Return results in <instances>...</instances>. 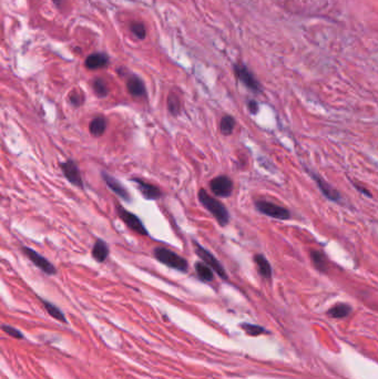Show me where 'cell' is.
Instances as JSON below:
<instances>
[{"label":"cell","mask_w":378,"mask_h":379,"mask_svg":"<svg viewBox=\"0 0 378 379\" xmlns=\"http://www.w3.org/2000/svg\"><path fill=\"white\" fill-rule=\"evenodd\" d=\"M198 197L200 203L212 214L219 225L225 226L230 222V213L222 202L211 197L204 188L200 190Z\"/></svg>","instance_id":"6da1fadb"},{"label":"cell","mask_w":378,"mask_h":379,"mask_svg":"<svg viewBox=\"0 0 378 379\" xmlns=\"http://www.w3.org/2000/svg\"><path fill=\"white\" fill-rule=\"evenodd\" d=\"M153 255L158 262H160L161 264L166 265L170 268H173V270L182 273H186L188 270L187 261L184 258H182L181 255L174 253L173 250H171L169 248L155 247L153 250Z\"/></svg>","instance_id":"7a4b0ae2"},{"label":"cell","mask_w":378,"mask_h":379,"mask_svg":"<svg viewBox=\"0 0 378 379\" xmlns=\"http://www.w3.org/2000/svg\"><path fill=\"white\" fill-rule=\"evenodd\" d=\"M193 246L195 248V254L203 261V263H205L206 265H209L219 277L223 279H228V274L225 272L223 265L218 262V260L210 252V250H207L205 247L200 245V244L195 241H193Z\"/></svg>","instance_id":"3957f363"},{"label":"cell","mask_w":378,"mask_h":379,"mask_svg":"<svg viewBox=\"0 0 378 379\" xmlns=\"http://www.w3.org/2000/svg\"><path fill=\"white\" fill-rule=\"evenodd\" d=\"M115 211H117V214L121 221L124 222L128 228H129L131 231L136 232V233L139 235H143V236L148 235V230L145 229L143 222L136 215V214H133L132 212L125 210L124 207H122L120 204H117Z\"/></svg>","instance_id":"277c9868"},{"label":"cell","mask_w":378,"mask_h":379,"mask_svg":"<svg viewBox=\"0 0 378 379\" xmlns=\"http://www.w3.org/2000/svg\"><path fill=\"white\" fill-rule=\"evenodd\" d=\"M255 207L262 214L273 218L289 219L291 217V213L289 210H286L283 206L273 203V202H268L265 200L255 201Z\"/></svg>","instance_id":"5b68a950"},{"label":"cell","mask_w":378,"mask_h":379,"mask_svg":"<svg viewBox=\"0 0 378 379\" xmlns=\"http://www.w3.org/2000/svg\"><path fill=\"white\" fill-rule=\"evenodd\" d=\"M21 249H22V253L24 254V256H27V258L30 260V262H32L34 265L38 267L40 271H42L48 275L57 274L56 266H54L52 263L49 262L45 258V256H42L41 254L37 252V250L30 248V247H27V246H23Z\"/></svg>","instance_id":"8992f818"},{"label":"cell","mask_w":378,"mask_h":379,"mask_svg":"<svg viewBox=\"0 0 378 379\" xmlns=\"http://www.w3.org/2000/svg\"><path fill=\"white\" fill-rule=\"evenodd\" d=\"M233 181L227 175L216 176L210 182V190L218 198H229L233 193Z\"/></svg>","instance_id":"52a82bcc"},{"label":"cell","mask_w":378,"mask_h":379,"mask_svg":"<svg viewBox=\"0 0 378 379\" xmlns=\"http://www.w3.org/2000/svg\"><path fill=\"white\" fill-rule=\"evenodd\" d=\"M60 169L62 171L65 178L68 180L72 185L79 188H83V180L78 166L73 160H66L60 163Z\"/></svg>","instance_id":"ba28073f"},{"label":"cell","mask_w":378,"mask_h":379,"mask_svg":"<svg viewBox=\"0 0 378 379\" xmlns=\"http://www.w3.org/2000/svg\"><path fill=\"white\" fill-rule=\"evenodd\" d=\"M234 72L237 79L245 85L247 89H249L253 92L259 93L261 92V85L259 81L256 80L253 73L249 71L244 65H236L234 67Z\"/></svg>","instance_id":"9c48e42d"},{"label":"cell","mask_w":378,"mask_h":379,"mask_svg":"<svg viewBox=\"0 0 378 379\" xmlns=\"http://www.w3.org/2000/svg\"><path fill=\"white\" fill-rule=\"evenodd\" d=\"M101 176H102L103 181H105V183L107 184V186L110 190H111V191L115 195H118L120 199H122L125 202H130V199H131L130 193L128 192V190L123 185H122L117 179L113 178L112 175L108 174L107 172H105V171H103V172L101 173Z\"/></svg>","instance_id":"30bf717a"},{"label":"cell","mask_w":378,"mask_h":379,"mask_svg":"<svg viewBox=\"0 0 378 379\" xmlns=\"http://www.w3.org/2000/svg\"><path fill=\"white\" fill-rule=\"evenodd\" d=\"M132 182L136 183L140 193H141L146 200H158L162 197L161 190L156 187L155 185L151 184V183H148L144 180L138 179V178L132 179Z\"/></svg>","instance_id":"8fae6325"},{"label":"cell","mask_w":378,"mask_h":379,"mask_svg":"<svg viewBox=\"0 0 378 379\" xmlns=\"http://www.w3.org/2000/svg\"><path fill=\"white\" fill-rule=\"evenodd\" d=\"M313 179L315 180L317 186L321 190V192L324 194V197H326L328 200H331L333 202H339L340 201V194L337 191L336 188H334L329 183H327L324 179L320 178L317 174H312Z\"/></svg>","instance_id":"7c38bea8"},{"label":"cell","mask_w":378,"mask_h":379,"mask_svg":"<svg viewBox=\"0 0 378 379\" xmlns=\"http://www.w3.org/2000/svg\"><path fill=\"white\" fill-rule=\"evenodd\" d=\"M109 66V57L106 53H101V52H97L92 53L85 59V67L89 70H98V69H102L106 68V67Z\"/></svg>","instance_id":"4fadbf2b"},{"label":"cell","mask_w":378,"mask_h":379,"mask_svg":"<svg viewBox=\"0 0 378 379\" xmlns=\"http://www.w3.org/2000/svg\"><path fill=\"white\" fill-rule=\"evenodd\" d=\"M127 89L128 92L134 98H142L146 93L144 82L137 76H132L128 79Z\"/></svg>","instance_id":"5bb4252c"},{"label":"cell","mask_w":378,"mask_h":379,"mask_svg":"<svg viewBox=\"0 0 378 379\" xmlns=\"http://www.w3.org/2000/svg\"><path fill=\"white\" fill-rule=\"evenodd\" d=\"M91 254H92V258L99 263H103L107 259L108 256L110 254V249H109V246L108 244L103 241V240H97L94 245L92 247V252H91Z\"/></svg>","instance_id":"9a60e30c"},{"label":"cell","mask_w":378,"mask_h":379,"mask_svg":"<svg viewBox=\"0 0 378 379\" xmlns=\"http://www.w3.org/2000/svg\"><path fill=\"white\" fill-rule=\"evenodd\" d=\"M254 262L256 266H258V270L261 276L267 280H270L272 278V266L270 264V262L266 260L265 256L262 254H256L254 256Z\"/></svg>","instance_id":"2e32d148"},{"label":"cell","mask_w":378,"mask_h":379,"mask_svg":"<svg viewBox=\"0 0 378 379\" xmlns=\"http://www.w3.org/2000/svg\"><path fill=\"white\" fill-rule=\"evenodd\" d=\"M107 127H108L107 119L105 117H102V115H99V117L93 118L92 121L90 122L89 131L92 137L99 138L106 132Z\"/></svg>","instance_id":"e0dca14e"},{"label":"cell","mask_w":378,"mask_h":379,"mask_svg":"<svg viewBox=\"0 0 378 379\" xmlns=\"http://www.w3.org/2000/svg\"><path fill=\"white\" fill-rule=\"evenodd\" d=\"M195 272H197L198 277L203 282H212L214 279V274H213L212 268L209 265H206L205 263H195Z\"/></svg>","instance_id":"ac0fdd59"},{"label":"cell","mask_w":378,"mask_h":379,"mask_svg":"<svg viewBox=\"0 0 378 379\" xmlns=\"http://www.w3.org/2000/svg\"><path fill=\"white\" fill-rule=\"evenodd\" d=\"M310 258H312L314 266L319 270L320 272H326L327 271V259L325 254L322 250L313 249L310 252Z\"/></svg>","instance_id":"d6986e66"},{"label":"cell","mask_w":378,"mask_h":379,"mask_svg":"<svg viewBox=\"0 0 378 379\" xmlns=\"http://www.w3.org/2000/svg\"><path fill=\"white\" fill-rule=\"evenodd\" d=\"M351 311L352 308L347 304H337L329 309L327 311V314L329 316H332L333 319H344V317H347L350 315Z\"/></svg>","instance_id":"ffe728a7"},{"label":"cell","mask_w":378,"mask_h":379,"mask_svg":"<svg viewBox=\"0 0 378 379\" xmlns=\"http://www.w3.org/2000/svg\"><path fill=\"white\" fill-rule=\"evenodd\" d=\"M235 124V119L232 117V115L227 114L221 119V121H219V130H221L222 134H224V136H230V134L233 133Z\"/></svg>","instance_id":"44dd1931"},{"label":"cell","mask_w":378,"mask_h":379,"mask_svg":"<svg viewBox=\"0 0 378 379\" xmlns=\"http://www.w3.org/2000/svg\"><path fill=\"white\" fill-rule=\"evenodd\" d=\"M168 110L173 117H178L181 113V102L179 97L174 93H171L168 97Z\"/></svg>","instance_id":"7402d4cb"},{"label":"cell","mask_w":378,"mask_h":379,"mask_svg":"<svg viewBox=\"0 0 378 379\" xmlns=\"http://www.w3.org/2000/svg\"><path fill=\"white\" fill-rule=\"evenodd\" d=\"M94 93L99 98H106L109 94V88L107 82L101 78H97L92 82Z\"/></svg>","instance_id":"603a6c76"},{"label":"cell","mask_w":378,"mask_h":379,"mask_svg":"<svg viewBox=\"0 0 378 379\" xmlns=\"http://www.w3.org/2000/svg\"><path fill=\"white\" fill-rule=\"evenodd\" d=\"M42 303H44L45 307H46L47 311L49 313V315H51V316L53 317V319H56V320H58V321H60V322L66 323V317H65V314H64L62 311H61V310L56 306V305H53V304L49 303V302H47V301H42Z\"/></svg>","instance_id":"cb8c5ba5"},{"label":"cell","mask_w":378,"mask_h":379,"mask_svg":"<svg viewBox=\"0 0 378 379\" xmlns=\"http://www.w3.org/2000/svg\"><path fill=\"white\" fill-rule=\"evenodd\" d=\"M131 31L132 34L137 37L138 39H144L145 35H146V30L144 24L141 22H133L131 23Z\"/></svg>","instance_id":"d4e9b609"},{"label":"cell","mask_w":378,"mask_h":379,"mask_svg":"<svg viewBox=\"0 0 378 379\" xmlns=\"http://www.w3.org/2000/svg\"><path fill=\"white\" fill-rule=\"evenodd\" d=\"M242 328L251 336H258L262 333H265V329L263 327L252 325V324H242Z\"/></svg>","instance_id":"484cf974"},{"label":"cell","mask_w":378,"mask_h":379,"mask_svg":"<svg viewBox=\"0 0 378 379\" xmlns=\"http://www.w3.org/2000/svg\"><path fill=\"white\" fill-rule=\"evenodd\" d=\"M69 101H70V103H71V105L73 107L78 108V107H80V106L83 105L84 96H83V93L81 92V91H80V92H77V91H73V92H71L70 96H69Z\"/></svg>","instance_id":"4316f807"},{"label":"cell","mask_w":378,"mask_h":379,"mask_svg":"<svg viewBox=\"0 0 378 379\" xmlns=\"http://www.w3.org/2000/svg\"><path fill=\"white\" fill-rule=\"evenodd\" d=\"M3 331L6 332L7 334H9L10 336H12V337H15V338H22L23 337V335L19 331H18V329H16L15 327H12V326L4 325Z\"/></svg>","instance_id":"83f0119b"},{"label":"cell","mask_w":378,"mask_h":379,"mask_svg":"<svg viewBox=\"0 0 378 379\" xmlns=\"http://www.w3.org/2000/svg\"><path fill=\"white\" fill-rule=\"evenodd\" d=\"M247 107H248L249 111H251V113H253V114L258 113V111H259V105H258V102H256V101H254V100L248 101Z\"/></svg>","instance_id":"f1b7e54d"},{"label":"cell","mask_w":378,"mask_h":379,"mask_svg":"<svg viewBox=\"0 0 378 379\" xmlns=\"http://www.w3.org/2000/svg\"><path fill=\"white\" fill-rule=\"evenodd\" d=\"M355 186H356V188L358 190V191H359V192H362L363 194H365V195H367V197H370V193H369V191H366V188H364L363 186H361V185H358V184H355Z\"/></svg>","instance_id":"f546056e"},{"label":"cell","mask_w":378,"mask_h":379,"mask_svg":"<svg viewBox=\"0 0 378 379\" xmlns=\"http://www.w3.org/2000/svg\"><path fill=\"white\" fill-rule=\"evenodd\" d=\"M52 2L56 4V5H60L61 3H62V0H52Z\"/></svg>","instance_id":"4dcf8cb0"}]
</instances>
